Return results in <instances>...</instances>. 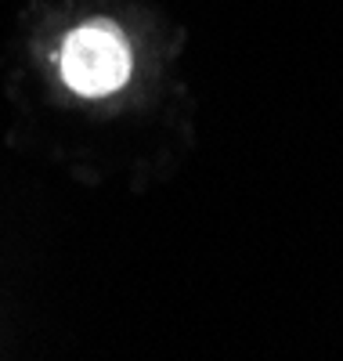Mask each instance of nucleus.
Instances as JSON below:
<instances>
[{"label": "nucleus", "instance_id": "nucleus-1", "mask_svg": "<svg viewBox=\"0 0 343 361\" xmlns=\"http://www.w3.org/2000/svg\"><path fill=\"white\" fill-rule=\"evenodd\" d=\"M61 80H66L76 94L102 98L112 94L127 83L131 76V47L123 33L109 22H90L69 33L61 47Z\"/></svg>", "mask_w": 343, "mask_h": 361}]
</instances>
